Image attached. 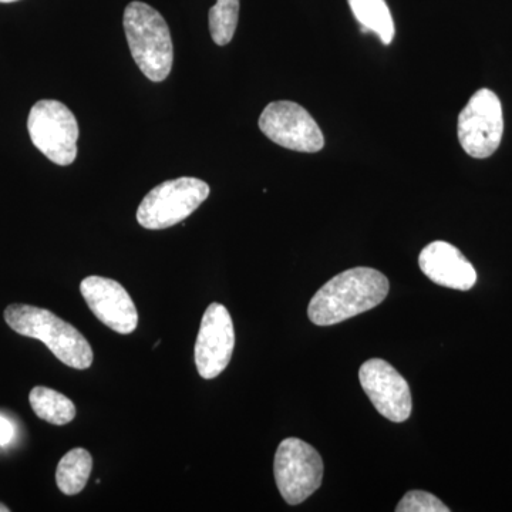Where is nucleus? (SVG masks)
Here are the masks:
<instances>
[{
	"mask_svg": "<svg viewBox=\"0 0 512 512\" xmlns=\"http://www.w3.org/2000/svg\"><path fill=\"white\" fill-rule=\"evenodd\" d=\"M389 279L373 268L348 269L326 282L309 303L315 325L330 326L376 308L389 293Z\"/></svg>",
	"mask_w": 512,
	"mask_h": 512,
	"instance_id": "nucleus-1",
	"label": "nucleus"
},
{
	"mask_svg": "<svg viewBox=\"0 0 512 512\" xmlns=\"http://www.w3.org/2000/svg\"><path fill=\"white\" fill-rule=\"evenodd\" d=\"M9 328L19 335L40 340L64 365L86 370L93 365V349L86 338L55 313L36 306L13 303L5 309Z\"/></svg>",
	"mask_w": 512,
	"mask_h": 512,
	"instance_id": "nucleus-2",
	"label": "nucleus"
},
{
	"mask_svg": "<svg viewBox=\"0 0 512 512\" xmlns=\"http://www.w3.org/2000/svg\"><path fill=\"white\" fill-rule=\"evenodd\" d=\"M123 25L138 69L151 82H164L173 69L174 47L163 15L136 0L124 10Z\"/></svg>",
	"mask_w": 512,
	"mask_h": 512,
	"instance_id": "nucleus-3",
	"label": "nucleus"
},
{
	"mask_svg": "<svg viewBox=\"0 0 512 512\" xmlns=\"http://www.w3.org/2000/svg\"><path fill=\"white\" fill-rule=\"evenodd\" d=\"M210 195V185L194 177L164 181L148 192L137 210V221L146 229L174 227L200 208Z\"/></svg>",
	"mask_w": 512,
	"mask_h": 512,
	"instance_id": "nucleus-4",
	"label": "nucleus"
},
{
	"mask_svg": "<svg viewBox=\"0 0 512 512\" xmlns=\"http://www.w3.org/2000/svg\"><path fill=\"white\" fill-rule=\"evenodd\" d=\"M33 146L57 165H70L77 157L79 124L69 107L56 100H40L29 113Z\"/></svg>",
	"mask_w": 512,
	"mask_h": 512,
	"instance_id": "nucleus-5",
	"label": "nucleus"
},
{
	"mask_svg": "<svg viewBox=\"0 0 512 512\" xmlns=\"http://www.w3.org/2000/svg\"><path fill=\"white\" fill-rule=\"evenodd\" d=\"M274 473L282 498L288 504L298 505L322 484V457L311 444L291 437L276 450Z\"/></svg>",
	"mask_w": 512,
	"mask_h": 512,
	"instance_id": "nucleus-6",
	"label": "nucleus"
},
{
	"mask_svg": "<svg viewBox=\"0 0 512 512\" xmlns=\"http://www.w3.org/2000/svg\"><path fill=\"white\" fill-rule=\"evenodd\" d=\"M457 134L468 156L480 160L493 156L504 134L503 106L497 94L478 90L458 116Z\"/></svg>",
	"mask_w": 512,
	"mask_h": 512,
	"instance_id": "nucleus-7",
	"label": "nucleus"
},
{
	"mask_svg": "<svg viewBox=\"0 0 512 512\" xmlns=\"http://www.w3.org/2000/svg\"><path fill=\"white\" fill-rule=\"evenodd\" d=\"M259 128L278 146L298 153H318L325 137L311 114L293 101H274L259 117Z\"/></svg>",
	"mask_w": 512,
	"mask_h": 512,
	"instance_id": "nucleus-8",
	"label": "nucleus"
},
{
	"mask_svg": "<svg viewBox=\"0 0 512 512\" xmlns=\"http://www.w3.org/2000/svg\"><path fill=\"white\" fill-rule=\"evenodd\" d=\"M234 348V322L228 309L221 303H211L202 316L194 349L195 366L202 379L220 376L231 362Z\"/></svg>",
	"mask_w": 512,
	"mask_h": 512,
	"instance_id": "nucleus-9",
	"label": "nucleus"
},
{
	"mask_svg": "<svg viewBox=\"0 0 512 512\" xmlns=\"http://www.w3.org/2000/svg\"><path fill=\"white\" fill-rule=\"evenodd\" d=\"M360 384L377 412L394 423H403L412 414L409 383L390 363L370 359L359 370Z\"/></svg>",
	"mask_w": 512,
	"mask_h": 512,
	"instance_id": "nucleus-10",
	"label": "nucleus"
},
{
	"mask_svg": "<svg viewBox=\"0 0 512 512\" xmlns=\"http://www.w3.org/2000/svg\"><path fill=\"white\" fill-rule=\"evenodd\" d=\"M84 301L107 328L120 335H130L137 329L138 312L126 289L114 279L87 276L80 284Z\"/></svg>",
	"mask_w": 512,
	"mask_h": 512,
	"instance_id": "nucleus-11",
	"label": "nucleus"
},
{
	"mask_svg": "<svg viewBox=\"0 0 512 512\" xmlns=\"http://www.w3.org/2000/svg\"><path fill=\"white\" fill-rule=\"evenodd\" d=\"M421 272L434 284L456 291H470L477 272L460 249L444 241H434L420 252Z\"/></svg>",
	"mask_w": 512,
	"mask_h": 512,
	"instance_id": "nucleus-12",
	"label": "nucleus"
},
{
	"mask_svg": "<svg viewBox=\"0 0 512 512\" xmlns=\"http://www.w3.org/2000/svg\"><path fill=\"white\" fill-rule=\"evenodd\" d=\"M93 470V457L84 448H73L60 460L56 470V483L66 495L82 493Z\"/></svg>",
	"mask_w": 512,
	"mask_h": 512,
	"instance_id": "nucleus-13",
	"label": "nucleus"
},
{
	"mask_svg": "<svg viewBox=\"0 0 512 512\" xmlns=\"http://www.w3.org/2000/svg\"><path fill=\"white\" fill-rule=\"evenodd\" d=\"M29 402L39 419L55 426H66L76 417V406L72 400L49 387L37 386L32 389Z\"/></svg>",
	"mask_w": 512,
	"mask_h": 512,
	"instance_id": "nucleus-14",
	"label": "nucleus"
},
{
	"mask_svg": "<svg viewBox=\"0 0 512 512\" xmlns=\"http://www.w3.org/2000/svg\"><path fill=\"white\" fill-rule=\"evenodd\" d=\"M353 15L363 28L376 33L383 45H390L394 37V22L384 0H348Z\"/></svg>",
	"mask_w": 512,
	"mask_h": 512,
	"instance_id": "nucleus-15",
	"label": "nucleus"
},
{
	"mask_svg": "<svg viewBox=\"0 0 512 512\" xmlns=\"http://www.w3.org/2000/svg\"><path fill=\"white\" fill-rule=\"evenodd\" d=\"M239 0H217L208 13L210 32L215 45L227 46L237 30Z\"/></svg>",
	"mask_w": 512,
	"mask_h": 512,
	"instance_id": "nucleus-16",
	"label": "nucleus"
},
{
	"mask_svg": "<svg viewBox=\"0 0 512 512\" xmlns=\"http://www.w3.org/2000/svg\"><path fill=\"white\" fill-rule=\"evenodd\" d=\"M397 512H448L450 508L441 503L436 495L426 491H409L397 504Z\"/></svg>",
	"mask_w": 512,
	"mask_h": 512,
	"instance_id": "nucleus-17",
	"label": "nucleus"
},
{
	"mask_svg": "<svg viewBox=\"0 0 512 512\" xmlns=\"http://www.w3.org/2000/svg\"><path fill=\"white\" fill-rule=\"evenodd\" d=\"M13 437H15V427L12 421L0 414V447L8 446Z\"/></svg>",
	"mask_w": 512,
	"mask_h": 512,
	"instance_id": "nucleus-18",
	"label": "nucleus"
},
{
	"mask_svg": "<svg viewBox=\"0 0 512 512\" xmlns=\"http://www.w3.org/2000/svg\"><path fill=\"white\" fill-rule=\"evenodd\" d=\"M0 512H10V508L6 507L5 504L0 503Z\"/></svg>",
	"mask_w": 512,
	"mask_h": 512,
	"instance_id": "nucleus-19",
	"label": "nucleus"
},
{
	"mask_svg": "<svg viewBox=\"0 0 512 512\" xmlns=\"http://www.w3.org/2000/svg\"><path fill=\"white\" fill-rule=\"evenodd\" d=\"M18 2V0H0V3H13Z\"/></svg>",
	"mask_w": 512,
	"mask_h": 512,
	"instance_id": "nucleus-20",
	"label": "nucleus"
}]
</instances>
